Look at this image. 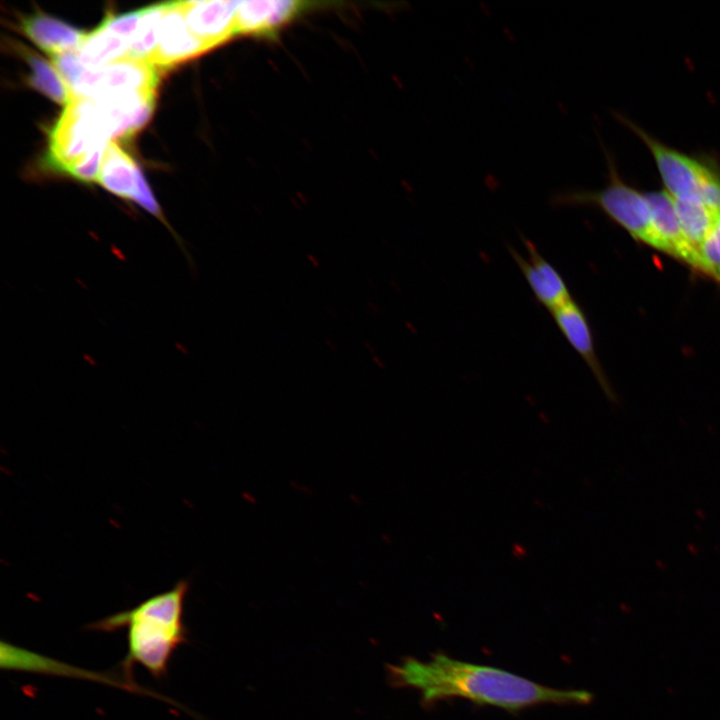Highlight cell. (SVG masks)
Listing matches in <instances>:
<instances>
[{
  "label": "cell",
  "instance_id": "6da1fadb",
  "mask_svg": "<svg viewBox=\"0 0 720 720\" xmlns=\"http://www.w3.org/2000/svg\"><path fill=\"white\" fill-rule=\"evenodd\" d=\"M399 686L419 690L425 703L460 697L477 704L509 711L545 704L587 703L591 695L581 690H558L491 666L434 654L426 662L407 658L391 667Z\"/></svg>",
  "mask_w": 720,
  "mask_h": 720
},
{
  "label": "cell",
  "instance_id": "7a4b0ae2",
  "mask_svg": "<svg viewBox=\"0 0 720 720\" xmlns=\"http://www.w3.org/2000/svg\"><path fill=\"white\" fill-rule=\"evenodd\" d=\"M188 589L189 583L182 579L171 589L88 626L104 632L127 628V654L121 668L128 683L135 685V664L156 679L166 675L174 652L186 641L184 605Z\"/></svg>",
  "mask_w": 720,
  "mask_h": 720
},
{
  "label": "cell",
  "instance_id": "3957f363",
  "mask_svg": "<svg viewBox=\"0 0 720 720\" xmlns=\"http://www.w3.org/2000/svg\"><path fill=\"white\" fill-rule=\"evenodd\" d=\"M607 182L597 190L565 189L554 193L550 203L555 208L592 207L600 210L630 237L656 250L652 210L647 191H641L621 176L617 163L604 149Z\"/></svg>",
  "mask_w": 720,
  "mask_h": 720
},
{
  "label": "cell",
  "instance_id": "277c9868",
  "mask_svg": "<svg viewBox=\"0 0 720 720\" xmlns=\"http://www.w3.org/2000/svg\"><path fill=\"white\" fill-rule=\"evenodd\" d=\"M650 152L665 190L674 200L698 201L720 212V159L713 154H687L677 150L615 113Z\"/></svg>",
  "mask_w": 720,
  "mask_h": 720
},
{
  "label": "cell",
  "instance_id": "5b68a950",
  "mask_svg": "<svg viewBox=\"0 0 720 720\" xmlns=\"http://www.w3.org/2000/svg\"><path fill=\"white\" fill-rule=\"evenodd\" d=\"M110 138L100 106L92 99L71 98L50 131L48 159L55 168L68 172Z\"/></svg>",
  "mask_w": 720,
  "mask_h": 720
},
{
  "label": "cell",
  "instance_id": "8992f818",
  "mask_svg": "<svg viewBox=\"0 0 720 720\" xmlns=\"http://www.w3.org/2000/svg\"><path fill=\"white\" fill-rule=\"evenodd\" d=\"M159 76L149 62L124 58L100 68L83 67L69 88L71 98L96 100L129 92H155Z\"/></svg>",
  "mask_w": 720,
  "mask_h": 720
},
{
  "label": "cell",
  "instance_id": "52a82bcc",
  "mask_svg": "<svg viewBox=\"0 0 720 720\" xmlns=\"http://www.w3.org/2000/svg\"><path fill=\"white\" fill-rule=\"evenodd\" d=\"M211 50L189 29L180 1L167 3L161 20L158 43L151 64L168 68Z\"/></svg>",
  "mask_w": 720,
  "mask_h": 720
},
{
  "label": "cell",
  "instance_id": "ba28073f",
  "mask_svg": "<svg viewBox=\"0 0 720 720\" xmlns=\"http://www.w3.org/2000/svg\"><path fill=\"white\" fill-rule=\"evenodd\" d=\"M522 239L528 252L527 258L519 254L513 247H509L508 250L537 302L551 313L573 297L558 270L541 255L530 240L525 237Z\"/></svg>",
  "mask_w": 720,
  "mask_h": 720
},
{
  "label": "cell",
  "instance_id": "9c48e42d",
  "mask_svg": "<svg viewBox=\"0 0 720 720\" xmlns=\"http://www.w3.org/2000/svg\"><path fill=\"white\" fill-rule=\"evenodd\" d=\"M185 21L191 32L213 49L236 35L238 1H180Z\"/></svg>",
  "mask_w": 720,
  "mask_h": 720
},
{
  "label": "cell",
  "instance_id": "30bf717a",
  "mask_svg": "<svg viewBox=\"0 0 720 720\" xmlns=\"http://www.w3.org/2000/svg\"><path fill=\"white\" fill-rule=\"evenodd\" d=\"M551 315L562 335L587 364L607 397L615 400V393L596 353L592 328L581 306L571 299L552 311Z\"/></svg>",
  "mask_w": 720,
  "mask_h": 720
},
{
  "label": "cell",
  "instance_id": "8fae6325",
  "mask_svg": "<svg viewBox=\"0 0 720 720\" xmlns=\"http://www.w3.org/2000/svg\"><path fill=\"white\" fill-rule=\"evenodd\" d=\"M312 5L303 1H238L236 34L273 37L280 28Z\"/></svg>",
  "mask_w": 720,
  "mask_h": 720
},
{
  "label": "cell",
  "instance_id": "7c38bea8",
  "mask_svg": "<svg viewBox=\"0 0 720 720\" xmlns=\"http://www.w3.org/2000/svg\"><path fill=\"white\" fill-rule=\"evenodd\" d=\"M155 92H129L94 100L102 109L111 138H128L149 120L154 107Z\"/></svg>",
  "mask_w": 720,
  "mask_h": 720
},
{
  "label": "cell",
  "instance_id": "4fadbf2b",
  "mask_svg": "<svg viewBox=\"0 0 720 720\" xmlns=\"http://www.w3.org/2000/svg\"><path fill=\"white\" fill-rule=\"evenodd\" d=\"M0 664L2 668L9 670L27 671L39 674H53L72 676L80 678H88L94 681L111 683L120 687L131 688L121 682H117L112 678L103 674H96L77 667H73L64 663H60L43 655L36 654L26 649H22L11 643L1 641L0 645Z\"/></svg>",
  "mask_w": 720,
  "mask_h": 720
},
{
  "label": "cell",
  "instance_id": "5bb4252c",
  "mask_svg": "<svg viewBox=\"0 0 720 720\" xmlns=\"http://www.w3.org/2000/svg\"><path fill=\"white\" fill-rule=\"evenodd\" d=\"M21 28L33 43L53 56L76 51L86 36L71 25L42 13L25 18Z\"/></svg>",
  "mask_w": 720,
  "mask_h": 720
},
{
  "label": "cell",
  "instance_id": "9a60e30c",
  "mask_svg": "<svg viewBox=\"0 0 720 720\" xmlns=\"http://www.w3.org/2000/svg\"><path fill=\"white\" fill-rule=\"evenodd\" d=\"M139 168L133 158L115 141H109L97 182L109 192L133 200Z\"/></svg>",
  "mask_w": 720,
  "mask_h": 720
},
{
  "label": "cell",
  "instance_id": "2e32d148",
  "mask_svg": "<svg viewBox=\"0 0 720 720\" xmlns=\"http://www.w3.org/2000/svg\"><path fill=\"white\" fill-rule=\"evenodd\" d=\"M129 46L130 40L99 25L90 34H86L76 54L85 67L95 69L127 58Z\"/></svg>",
  "mask_w": 720,
  "mask_h": 720
},
{
  "label": "cell",
  "instance_id": "e0dca14e",
  "mask_svg": "<svg viewBox=\"0 0 720 720\" xmlns=\"http://www.w3.org/2000/svg\"><path fill=\"white\" fill-rule=\"evenodd\" d=\"M22 52L30 68V86L52 101L66 106L71 95L54 64L29 50L22 49Z\"/></svg>",
  "mask_w": 720,
  "mask_h": 720
},
{
  "label": "cell",
  "instance_id": "ac0fdd59",
  "mask_svg": "<svg viewBox=\"0 0 720 720\" xmlns=\"http://www.w3.org/2000/svg\"><path fill=\"white\" fill-rule=\"evenodd\" d=\"M167 3L143 8L140 23L130 40L129 58L142 60L151 64L155 54L159 29Z\"/></svg>",
  "mask_w": 720,
  "mask_h": 720
},
{
  "label": "cell",
  "instance_id": "d6986e66",
  "mask_svg": "<svg viewBox=\"0 0 720 720\" xmlns=\"http://www.w3.org/2000/svg\"><path fill=\"white\" fill-rule=\"evenodd\" d=\"M674 202L684 237L696 252L718 212L698 201L674 200Z\"/></svg>",
  "mask_w": 720,
  "mask_h": 720
},
{
  "label": "cell",
  "instance_id": "ffe728a7",
  "mask_svg": "<svg viewBox=\"0 0 720 720\" xmlns=\"http://www.w3.org/2000/svg\"><path fill=\"white\" fill-rule=\"evenodd\" d=\"M693 273L720 284V212L695 252L690 269Z\"/></svg>",
  "mask_w": 720,
  "mask_h": 720
},
{
  "label": "cell",
  "instance_id": "44dd1931",
  "mask_svg": "<svg viewBox=\"0 0 720 720\" xmlns=\"http://www.w3.org/2000/svg\"><path fill=\"white\" fill-rule=\"evenodd\" d=\"M142 13L143 8L120 15H108L100 25L120 37L131 40L140 23Z\"/></svg>",
  "mask_w": 720,
  "mask_h": 720
},
{
  "label": "cell",
  "instance_id": "7402d4cb",
  "mask_svg": "<svg viewBox=\"0 0 720 720\" xmlns=\"http://www.w3.org/2000/svg\"><path fill=\"white\" fill-rule=\"evenodd\" d=\"M107 144L72 166L67 173L84 182L97 181Z\"/></svg>",
  "mask_w": 720,
  "mask_h": 720
},
{
  "label": "cell",
  "instance_id": "603a6c76",
  "mask_svg": "<svg viewBox=\"0 0 720 720\" xmlns=\"http://www.w3.org/2000/svg\"><path fill=\"white\" fill-rule=\"evenodd\" d=\"M136 184V192L132 201L167 225L161 208L140 169L137 174Z\"/></svg>",
  "mask_w": 720,
  "mask_h": 720
}]
</instances>
